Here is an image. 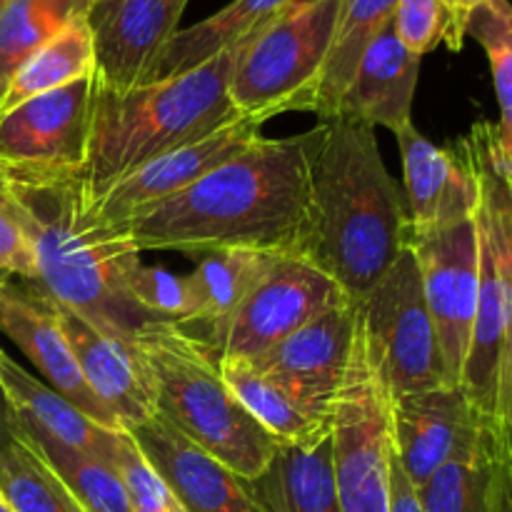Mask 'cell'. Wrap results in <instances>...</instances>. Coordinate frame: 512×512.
<instances>
[{"instance_id":"obj_1","label":"cell","mask_w":512,"mask_h":512,"mask_svg":"<svg viewBox=\"0 0 512 512\" xmlns=\"http://www.w3.org/2000/svg\"><path fill=\"white\" fill-rule=\"evenodd\" d=\"M310 130L258 138L183 193L140 210L125 228L140 250L205 255L253 248L298 255L308 215Z\"/></svg>"},{"instance_id":"obj_2","label":"cell","mask_w":512,"mask_h":512,"mask_svg":"<svg viewBox=\"0 0 512 512\" xmlns=\"http://www.w3.org/2000/svg\"><path fill=\"white\" fill-rule=\"evenodd\" d=\"M408 245V205L390 178L375 130L345 118L310 130L308 215L298 258L335 280L355 303Z\"/></svg>"},{"instance_id":"obj_3","label":"cell","mask_w":512,"mask_h":512,"mask_svg":"<svg viewBox=\"0 0 512 512\" xmlns=\"http://www.w3.org/2000/svg\"><path fill=\"white\" fill-rule=\"evenodd\" d=\"M8 183L30 218L35 288L125 345L160 323L130 298L143 250L123 223L108 225L85 208L78 180Z\"/></svg>"},{"instance_id":"obj_4","label":"cell","mask_w":512,"mask_h":512,"mask_svg":"<svg viewBox=\"0 0 512 512\" xmlns=\"http://www.w3.org/2000/svg\"><path fill=\"white\" fill-rule=\"evenodd\" d=\"M240 48L243 43L188 73L123 93L95 88L88 158L75 178L83 198L95 200L150 160L238 118L228 85Z\"/></svg>"},{"instance_id":"obj_5","label":"cell","mask_w":512,"mask_h":512,"mask_svg":"<svg viewBox=\"0 0 512 512\" xmlns=\"http://www.w3.org/2000/svg\"><path fill=\"white\" fill-rule=\"evenodd\" d=\"M478 178V310L465 358L463 388L480 418L503 435L512 370V170L498 148L495 123H475L458 140Z\"/></svg>"},{"instance_id":"obj_6","label":"cell","mask_w":512,"mask_h":512,"mask_svg":"<svg viewBox=\"0 0 512 512\" xmlns=\"http://www.w3.org/2000/svg\"><path fill=\"white\" fill-rule=\"evenodd\" d=\"M133 350L150 378L155 415L240 478L265 473L278 440L240 405L215 355L170 323L145 328Z\"/></svg>"},{"instance_id":"obj_7","label":"cell","mask_w":512,"mask_h":512,"mask_svg":"<svg viewBox=\"0 0 512 512\" xmlns=\"http://www.w3.org/2000/svg\"><path fill=\"white\" fill-rule=\"evenodd\" d=\"M340 0H298L245 40L230 75L235 113L263 123L283 113H310L328 58Z\"/></svg>"},{"instance_id":"obj_8","label":"cell","mask_w":512,"mask_h":512,"mask_svg":"<svg viewBox=\"0 0 512 512\" xmlns=\"http://www.w3.org/2000/svg\"><path fill=\"white\" fill-rule=\"evenodd\" d=\"M390 393L358 320L353 355L330 415V463L340 512L390 510Z\"/></svg>"},{"instance_id":"obj_9","label":"cell","mask_w":512,"mask_h":512,"mask_svg":"<svg viewBox=\"0 0 512 512\" xmlns=\"http://www.w3.org/2000/svg\"><path fill=\"white\" fill-rule=\"evenodd\" d=\"M358 308L365 343L390 398L448 385L418 258L410 245Z\"/></svg>"},{"instance_id":"obj_10","label":"cell","mask_w":512,"mask_h":512,"mask_svg":"<svg viewBox=\"0 0 512 512\" xmlns=\"http://www.w3.org/2000/svg\"><path fill=\"white\" fill-rule=\"evenodd\" d=\"M95 73L0 115V173L15 183L80 178L88 158Z\"/></svg>"},{"instance_id":"obj_11","label":"cell","mask_w":512,"mask_h":512,"mask_svg":"<svg viewBox=\"0 0 512 512\" xmlns=\"http://www.w3.org/2000/svg\"><path fill=\"white\" fill-rule=\"evenodd\" d=\"M350 295L308 260L283 253L215 343V358H258Z\"/></svg>"},{"instance_id":"obj_12","label":"cell","mask_w":512,"mask_h":512,"mask_svg":"<svg viewBox=\"0 0 512 512\" xmlns=\"http://www.w3.org/2000/svg\"><path fill=\"white\" fill-rule=\"evenodd\" d=\"M418 258L425 303L438 333L445 380L460 388L478 310V230L460 220L433 233L408 235Z\"/></svg>"},{"instance_id":"obj_13","label":"cell","mask_w":512,"mask_h":512,"mask_svg":"<svg viewBox=\"0 0 512 512\" xmlns=\"http://www.w3.org/2000/svg\"><path fill=\"white\" fill-rule=\"evenodd\" d=\"M263 125V120L238 115L205 138L180 145V148L150 160L143 168L110 185L95 200L83 198L85 208L108 225L125 223L140 210L183 193L200 178H205L210 170L243 153L255 140L263 138Z\"/></svg>"},{"instance_id":"obj_14","label":"cell","mask_w":512,"mask_h":512,"mask_svg":"<svg viewBox=\"0 0 512 512\" xmlns=\"http://www.w3.org/2000/svg\"><path fill=\"white\" fill-rule=\"evenodd\" d=\"M188 0H90L88 18L98 88L123 93L145 80L178 33Z\"/></svg>"},{"instance_id":"obj_15","label":"cell","mask_w":512,"mask_h":512,"mask_svg":"<svg viewBox=\"0 0 512 512\" xmlns=\"http://www.w3.org/2000/svg\"><path fill=\"white\" fill-rule=\"evenodd\" d=\"M358 320L360 308L350 300L250 360L288 388L310 413L330 420L353 355Z\"/></svg>"},{"instance_id":"obj_16","label":"cell","mask_w":512,"mask_h":512,"mask_svg":"<svg viewBox=\"0 0 512 512\" xmlns=\"http://www.w3.org/2000/svg\"><path fill=\"white\" fill-rule=\"evenodd\" d=\"M485 428L488 423L455 385L390 398L393 448L415 488L473 445Z\"/></svg>"},{"instance_id":"obj_17","label":"cell","mask_w":512,"mask_h":512,"mask_svg":"<svg viewBox=\"0 0 512 512\" xmlns=\"http://www.w3.org/2000/svg\"><path fill=\"white\" fill-rule=\"evenodd\" d=\"M0 333L35 365L45 385L68 398L90 420L108 430H123L113 413L93 395L78 368L63 328L43 293L30 280H18L0 290Z\"/></svg>"},{"instance_id":"obj_18","label":"cell","mask_w":512,"mask_h":512,"mask_svg":"<svg viewBox=\"0 0 512 512\" xmlns=\"http://www.w3.org/2000/svg\"><path fill=\"white\" fill-rule=\"evenodd\" d=\"M125 433L163 475L185 512H265L250 490V480L190 443L160 415L125 428Z\"/></svg>"},{"instance_id":"obj_19","label":"cell","mask_w":512,"mask_h":512,"mask_svg":"<svg viewBox=\"0 0 512 512\" xmlns=\"http://www.w3.org/2000/svg\"><path fill=\"white\" fill-rule=\"evenodd\" d=\"M395 138L403 155L408 235L433 233L473 218L480 188L463 148L458 143L438 148L415 125Z\"/></svg>"},{"instance_id":"obj_20","label":"cell","mask_w":512,"mask_h":512,"mask_svg":"<svg viewBox=\"0 0 512 512\" xmlns=\"http://www.w3.org/2000/svg\"><path fill=\"white\" fill-rule=\"evenodd\" d=\"M43 298L63 328L65 340H68L70 350L78 360V368L88 388L118 418L123 430L153 418V388H150V378L133 345H125L110 335L100 333L88 320L75 315L65 305L55 303L45 293Z\"/></svg>"},{"instance_id":"obj_21","label":"cell","mask_w":512,"mask_h":512,"mask_svg":"<svg viewBox=\"0 0 512 512\" xmlns=\"http://www.w3.org/2000/svg\"><path fill=\"white\" fill-rule=\"evenodd\" d=\"M423 58L410 53L395 35L393 23L368 45L343 93L335 118L355 120L393 135L413 125V103Z\"/></svg>"},{"instance_id":"obj_22","label":"cell","mask_w":512,"mask_h":512,"mask_svg":"<svg viewBox=\"0 0 512 512\" xmlns=\"http://www.w3.org/2000/svg\"><path fill=\"white\" fill-rule=\"evenodd\" d=\"M280 255L283 253L253 248H220L200 255L193 273L185 275L188 310L175 328L215 355V343L228 320Z\"/></svg>"},{"instance_id":"obj_23","label":"cell","mask_w":512,"mask_h":512,"mask_svg":"<svg viewBox=\"0 0 512 512\" xmlns=\"http://www.w3.org/2000/svg\"><path fill=\"white\" fill-rule=\"evenodd\" d=\"M0 390L13 413L15 425L25 433L55 440L113 468L115 448L123 430H108L90 420L68 398L20 368L3 348H0Z\"/></svg>"},{"instance_id":"obj_24","label":"cell","mask_w":512,"mask_h":512,"mask_svg":"<svg viewBox=\"0 0 512 512\" xmlns=\"http://www.w3.org/2000/svg\"><path fill=\"white\" fill-rule=\"evenodd\" d=\"M293 3L298 0H233L210 18L190 28H180L160 50L143 83L175 78L208 63L215 55L253 38L263 25H268L275 15L283 13Z\"/></svg>"},{"instance_id":"obj_25","label":"cell","mask_w":512,"mask_h":512,"mask_svg":"<svg viewBox=\"0 0 512 512\" xmlns=\"http://www.w3.org/2000/svg\"><path fill=\"white\" fill-rule=\"evenodd\" d=\"M250 490L265 512H340L330 435L308 448L278 443L265 473L250 480Z\"/></svg>"},{"instance_id":"obj_26","label":"cell","mask_w":512,"mask_h":512,"mask_svg":"<svg viewBox=\"0 0 512 512\" xmlns=\"http://www.w3.org/2000/svg\"><path fill=\"white\" fill-rule=\"evenodd\" d=\"M218 370L235 398L278 443L318 445L330 435V420L310 413L288 388L250 358H218Z\"/></svg>"},{"instance_id":"obj_27","label":"cell","mask_w":512,"mask_h":512,"mask_svg":"<svg viewBox=\"0 0 512 512\" xmlns=\"http://www.w3.org/2000/svg\"><path fill=\"white\" fill-rule=\"evenodd\" d=\"M398 0H340L328 58L315 83L310 113L333 120L368 45L393 23Z\"/></svg>"},{"instance_id":"obj_28","label":"cell","mask_w":512,"mask_h":512,"mask_svg":"<svg viewBox=\"0 0 512 512\" xmlns=\"http://www.w3.org/2000/svg\"><path fill=\"white\" fill-rule=\"evenodd\" d=\"M88 13V10H85ZM78 15L68 28L60 30L53 40L35 50L10 78L0 95V115L13 110L15 105L30 98L65 88V85L83 80L95 73L93 35H90L88 18Z\"/></svg>"},{"instance_id":"obj_29","label":"cell","mask_w":512,"mask_h":512,"mask_svg":"<svg viewBox=\"0 0 512 512\" xmlns=\"http://www.w3.org/2000/svg\"><path fill=\"white\" fill-rule=\"evenodd\" d=\"M0 495L15 512H83L18 425L0 440Z\"/></svg>"},{"instance_id":"obj_30","label":"cell","mask_w":512,"mask_h":512,"mask_svg":"<svg viewBox=\"0 0 512 512\" xmlns=\"http://www.w3.org/2000/svg\"><path fill=\"white\" fill-rule=\"evenodd\" d=\"M500 435L485 428L418 488L423 512H490V475Z\"/></svg>"},{"instance_id":"obj_31","label":"cell","mask_w":512,"mask_h":512,"mask_svg":"<svg viewBox=\"0 0 512 512\" xmlns=\"http://www.w3.org/2000/svg\"><path fill=\"white\" fill-rule=\"evenodd\" d=\"M88 5L90 0H13L0 13V95L15 70L83 15Z\"/></svg>"},{"instance_id":"obj_32","label":"cell","mask_w":512,"mask_h":512,"mask_svg":"<svg viewBox=\"0 0 512 512\" xmlns=\"http://www.w3.org/2000/svg\"><path fill=\"white\" fill-rule=\"evenodd\" d=\"M25 435L43 453V458L58 473V478L63 480L65 488L70 490V495L83 508V512H130L123 483H120L118 473L110 465L100 463V460L90 458V455L80 453V450L65 448V445L55 443V440L30 433Z\"/></svg>"},{"instance_id":"obj_33","label":"cell","mask_w":512,"mask_h":512,"mask_svg":"<svg viewBox=\"0 0 512 512\" xmlns=\"http://www.w3.org/2000/svg\"><path fill=\"white\" fill-rule=\"evenodd\" d=\"M468 35L480 43L493 70L495 93L500 105V123H495L498 148L512 170V3L488 0L473 10Z\"/></svg>"},{"instance_id":"obj_34","label":"cell","mask_w":512,"mask_h":512,"mask_svg":"<svg viewBox=\"0 0 512 512\" xmlns=\"http://www.w3.org/2000/svg\"><path fill=\"white\" fill-rule=\"evenodd\" d=\"M113 470L128 495L130 512H185L163 475L153 468V463L125 430L115 448Z\"/></svg>"},{"instance_id":"obj_35","label":"cell","mask_w":512,"mask_h":512,"mask_svg":"<svg viewBox=\"0 0 512 512\" xmlns=\"http://www.w3.org/2000/svg\"><path fill=\"white\" fill-rule=\"evenodd\" d=\"M0 268L18 280H35L38 275L30 218L3 173H0Z\"/></svg>"},{"instance_id":"obj_36","label":"cell","mask_w":512,"mask_h":512,"mask_svg":"<svg viewBox=\"0 0 512 512\" xmlns=\"http://www.w3.org/2000/svg\"><path fill=\"white\" fill-rule=\"evenodd\" d=\"M393 30L400 43L415 55H428L438 45L453 43V25L443 0H398Z\"/></svg>"},{"instance_id":"obj_37","label":"cell","mask_w":512,"mask_h":512,"mask_svg":"<svg viewBox=\"0 0 512 512\" xmlns=\"http://www.w3.org/2000/svg\"><path fill=\"white\" fill-rule=\"evenodd\" d=\"M130 298L160 323L178 325L185 318V275H175L158 265L140 263L130 278Z\"/></svg>"},{"instance_id":"obj_38","label":"cell","mask_w":512,"mask_h":512,"mask_svg":"<svg viewBox=\"0 0 512 512\" xmlns=\"http://www.w3.org/2000/svg\"><path fill=\"white\" fill-rule=\"evenodd\" d=\"M490 512H512V455L498 443L490 475Z\"/></svg>"},{"instance_id":"obj_39","label":"cell","mask_w":512,"mask_h":512,"mask_svg":"<svg viewBox=\"0 0 512 512\" xmlns=\"http://www.w3.org/2000/svg\"><path fill=\"white\" fill-rule=\"evenodd\" d=\"M388 512H423L420 505L418 488L410 483L405 475L403 465H400L398 455L393 448V460H390V510Z\"/></svg>"},{"instance_id":"obj_40","label":"cell","mask_w":512,"mask_h":512,"mask_svg":"<svg viewBox=\"0 0 512 512\" xmlns=\"http://www.w3.org/2000/svg\"><path fill=\"white\" fill-rule=\"evenodd\" d=\"M13 428H15V418L13 413H10L8 403H5L3 390H0V440L8 438V435L13 433Z\"/></svg>"},{"instance_id":"obj_41","label":"cell","mask_w":512,"mask_h":512,"mask_svg":"<svg viewBox=\"0 0 512 512\" xmlns=\"http://www.w3.org/2000/svg\"><path fill=\"white\" fill-rule=\"evenodd\" d=\"M500 443H503V448L508 450L512 455V370H510V400H508V418H505V428H503V435H500Z\"/></svg>"},{"instance_id":"obj_42","label":"cell","mask_w":512,"mask_h":512,"mask_svg":"<svg viewBox=\"0 0 512 512\" xmlns=\"http://www.w3.org/2000/svg\"><path fill=\"white\" fill-rule=\"evenodd\" d=\"M13 280H15V275H10L8 270H5V268H0V290H3L5 285H10V283H13Z\"/></svg>"},{"instance_id":"obj_43","label":"cell","mask_w":512,"mask_h":512,"mask_svg":"<svg viewBox=\"0 0 512 512\" xmlns=\"http://www.w3.org/2000/svg\"><path fill=\"white\" fill-rule=\"evenodd\" d=\"M0 512H15V510H13V505H10L8 500L3 498V495H0Z\"/></svg>"},{"instance_id":"obj_44","label":"cell","mask_w":512,"mask_h":512,"mask_svg":"<svg viewBox=\"0 0 512 512\" xmlns=\"http://www.w3.org/2000/svg\"><path fill=\"white\" fill-rule=\"evenodd\" d=\"M10 3H13V0H0V13H3V10H5V8H8V5H10Z\"/></svg>"}]
</instances>
